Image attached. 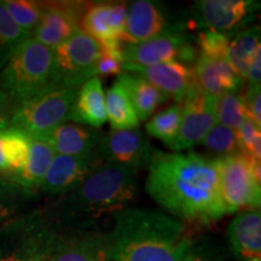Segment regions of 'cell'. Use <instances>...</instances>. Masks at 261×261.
<instances>
[{"mask_svg": "<svg viewBox=\"0 0 261 261\" xmlns=\"http://www.w3.org/2000/svg\"><path fill=\"white\" fill-rule=\"evenodd\" d=\"M145 191L191 226H205L227 214L220 194L219 161L190 151L161 152L149 163Z\"/></svg>", "mask_w": 261, "mask_h": 261, "instance_id": "obj_1", "label": "cell"}, {"mask_svg": "<svg viewBox=\"0 0 261 261\" xmlns=\"http://www.w3.org/2000/svg\"><path fill=\"white\" fill-rule=\"evenodd\" d=\"M194 231L177 218L156 211L126 208L114 215L108 233L109 261H181Z\"/></svg>", "mask_w": 261, "mask_h": 261, "instance_id": "obj_2", "label": "cell"}, {"mask_svg": "<svg viewBox=\"0 0 261 261\" xmlns=\"http://www.w3.org/2000/svg\"><path fill=\"white\" fill-rule=\"evenodd\" d=\"M137 171L103 163L62 201L58 221L68 228L97 230L98 221L126 210L137 195Z\"/></svg>", "mask_w": 261, "mask_h": 261, "instance_id": "obj_3", "label": "cell"}, {"mask_svg": "<svg viewBox=\"0 0 261 261\" xmlns=\"http://www.w3.org/2000/svg\"><path fill=\"white\" fill-rule=\"evenodd\" d=\"M54 48L29 38L16 48L0 71V90L14 109L51 86Z\"/></svg>", "mask_w": 261, "mask_h": 261, "instance_id": "obj_4", "label": "cell"}, {"mask_svg": "<svg viewBox=\"0 0 261 261\" xmlns=\"http://www.w3.org/2000/svg\"><path fill=\"white\" fill-rule=\"evenodd\" d=\"M77 91L51 85L12 110L10 127L28 137H38L70 121Z\"/></svg>", "mask_w": 261, "mask_h": 261, "instance_id": "obj_5", "label": "cell"}, {"mask_svg": "<svg viewBox=\"0 0 261 261\" xmlns=\"http://www.w3.org/2000/svg\"><path fill=\"white\" fill-rule=\"evenodd\" d=\"M56 228L38 212L9 221L0 234V261H46Z\"/></svg>", "mask_w": 261, "mask_h": 261, "instance_id": "obj_6", "label": "cell"}, {"mask_svg": "<svg viewBox=\"0 0 261 261\" xmlns=\"http://www.w3.org/2000/svg\"><path fill=\"white\" fill-rule=\"evenodd\" d=\"M219 161L220 194L227 214L243 208H260L261 166L243 152L221 156Z\"/></svg>", "mask_w": 261, "mask_h": 261, "instance_id": "obj_7", "label": "cell"}, {"mask_svg": "<svg viewBox=\"0 0 261 261\" xmlns=\"http://www.w3.org/2000/svg\"><path fill=\"white\" fill-rule=\"evenodd\" d=\"M100 44L84 32L54 48L51 85L67 89H79L91 77L97 76L96 65Z\"/></svg>", "mask_w": 261, "mask_h": 261, "instance_id": "obj_8", "label": "cell"}, {"mask_svg": "<svg viewBox=\"0 0 261 261\" xmlns=\"http://www.w3.org/2000/svg\"><path fill=\"white\" fill-rule=\"evenodd\" d=\"M196 61V50L184 28L168 31L159 37L137 45L123 47L122 65L152 67V65L181 62L189 64Z\"/></svg>", "mask_w": 261, "mask_h": 261, "instance_id": "obj_9", "label": "cell"}, {"mask_svg": "<svg viewBox=\"0 0 261 261\" xmlns=\"http://www.w3.org/2000/svg\"><path fill=\"white\" fill-rule=\"evenodd\" d=\"M182 115L178 137L169 149L174 152L192 149L217 123V98L204 93L197 85L191 87L181 102Z\"/></svg>", "mask_w": 261, "mask_h": 261, "instance_id": "obj_10", "label": "cell"}, {"mask_svg": "<svg viewBox=\"0 0 261 261\" xmlns=\"http://www.w3.org/2000/svg\"><path fill=\"white\" fill-rule=\"evenodd\" d=\"M158 150L139 129L112 130L103 137L96 154L102 163L121 166L133 171L148 167Z\"/></svg>", "mask_w": 261, "mask_h": 261, "instance_id": "obj_11", "label": "cell"}, {"mask_svg": "<svg viewBox=\"0 0 261 261\" xmlns=\"http://www.w3.org/2000/svg\"><path fill=\"white\" fill-rule=\"evenodd\" d=\"M46 261H109L108 233L57 227Z\"/></svg>", "mask_w": 261, "mask_h": 261, "instance_id": "obj_12", "label": "cell"}, {"mask_svg": "<svg viewBox=\"0 0 261 261\" xmlns=\"http://www.w3.org/2000/svg\"><path fill=\"white\" fill-rule=\"evenodd\" d=\"M86 6V3L81 2H44L40 22L32 38L47 47L60 46L80 31Z\"/></svg>", "mask_w": 261, "mask_h": 261, "instance_id": "obj_13", "label": "cell"}, {"mask_svg": "<svg viewBox=\"0 0 261 261\" xmlns=\"http://www.w3.org/2000/svg\"><path fill=\"white\" fill-rule=\"evenodd\" d=\"M182 24H171L162 4L151 0H137L127 6L126 25L121 41L125 46L137 45L159 37Z\"/></svg>", "mask_w": 261, "mask_h": 261, "instance_id": "obj_14", "label": "cell"}, {"mask_svg": "<svg viewBox=\"0 0 261 261\" xmlns=\"http://www.w3.org/2000/svg\"><path fill=\"white\" fill-rule=\"evenodd\" d=\"M103 165L96 150L81 156L55 155L39 190L47 195L69 194L83 184L94 169Z\"/></svg>", "mask_w": 261, "mask_h": 261, "instance_id": "obj_15", "label": "cell"}, {"mask_svg": "<svg viewBox=\"0 0 261 261\" xmlns=\"http://www.w3.org/2000/svg\"><path fill=\"white\" fill-rule=\"evenodd\" d=\"M259 9L250 0H200L194 3L195 22L205 31L227 33Z\"/></svg>", "mask_w": 261, "mask_h": 261, "instance_id": "obj_16", "label": "cell"}, {"mask_svg": "<svg viewBox=\"0 0 261 261\" xmlns=\"http://www.w3.org/2000/svg\"><path fill=\"white\" fill-rule=\"evenodd\" d=\"M126 16L125 3H90L81 17L80 31L100 45L120 41L125 32Z\"/></svg>", "mask_w": 261, "mask_h": 261, "instance_id": "obj_17", "label": "cell"}, {"mask_svg": "<svg viewBox=\"0 0 261 261\" xmlns=\"http://www.w3.org/2000/svg\"><path fill=\"white\" fill-rule=\"evenodd\" d=\"M122 69L123 73L140 75L168 98H174L179 103L196 85L192 67L181 62H168L145 68L122 65Z\"/></svg>", "mask_w": 261, "mask_h": 261, "instance_id": "obj_18", "label": "cell"}, {"mask_svg": "<svg viewBox=\"0 0 261 261\" xmlns=\"http://www.w3.org/2000/svg\"><path fill=\"white\" fill-rule=\"evenodd\" d=\"M38 137L46 140L55 154L81 156L93 152L102 142L104 135L92 127L65 122Z\"/></svg>", "mask_w": 261, "mask_h": 261, "instance_id": "obj_19", "label": "cell"}, {"mask_svg": "<svg viewBox=\"0 0 261 261\" xmlns=\"http://www.w3.org/2000/svg\"><path fill=\"white\" fill-rule=\"evenodd\" d=\"M227 237L238 261H261L260 210L238 214L228 225Z\"/></svg>", "mask_w": 261, "mask_h": 261, "instance_id": "obj_20", "label": "cell"}, {"mask_svg": "<svg viewBox=\"0 0 261 261\" xmlns=\"http://www.w3.org/2000/svg\"><path fill=\"white\" fill-rule=\"evenodd\" d=\"M192 69L198 89L215 98L224 93L237 92L242 86V77L234 73L226 60L198 55Z\"/></svg>", "mask_w": 261, "mask_h": 261, "instance_id": "obj_21", "label": "cell"}, {"mask_svg": "<svg viewBox=\"0 0 261 261\" xmlns=\"http://www.w3.org/2000/svg\"><path fill=\"white\" fill-rule=\"evenodd\" d=\"M70 121L97 129L108 121L106 93L99 76L91 77L79 87Z\"/></svg>", "mask_w": 261, "mask_h": 261, "instance_id": "obj_22", "label": "cell"}, {"mask_svg": "<svg viewBox=\"0 0 261 261\" xmlns=\"http://www.w3.org/2000/svg\"><path fill=\"white\" fill-rule=\"evenodd\" d=\"M55 155L54 149L46 140L39 137H29V154L24 167L15 174L5 175L18 187L33 194L44 180Z\"/></svg>", "mask_w": 261, "mask_h": 261, "instance_id": "obj_23", "label": "cell"}, {"mask_svg": "<svg viewBox=\"0 0 261 261\" xmlns=\"http://www.w3.org/2000/svg\"><path fill=\"white\" fill-rule=\"evenodd\" d=\"M117 80L123 85L128 93L140 122L148 120L160 106L168 100L165 93L140 75L123 73L117 77Z\"/></svg>", "mask_w": 261, "mask_h": 261, "instance_id": "obj_24", "label": "cell"}, {"mask_svg": "<svg viewBox=\"0 0 261 261\" xmlns=\"http://www.w3.org/2000/svg\"><path fill=\"white\" fill-rule=\"evenodd\" d=\"M106 109L108 121L113 129H135L139 126L140 121L128 93L119 80L107 91Z\"/></svg>", "mask_w": 261, "mask_h": 261, "instance_id": "obj_25", "label": "cell"}, {"mask_svg": "<svg viewBox=\"0 0 261 261\" xmlns=\"http://www.w3.org/2000/svg\"><path fill=\"white\" fill-rule=\"evenodd\" d=\"M261 48L260 27H253L240 32L230 40L227 52V63L238 76L247 79L248 67L255 52Z\"/></svg>", "mask_w": 261, "mask_h": 261, "instance_id": "obj_26", "label": "cell"}, {"mask_svg": "<svg viewBox=\"0 0 261 261\" xmlns=\"http://www.w3.org/2000/svg\"><path fill=\"white\" fill-rule=\"evenodd\" d=\"M0 148L6 163L8 173L15 174L22 171L29 154V137L14 127L0 132Z\"/></svg>", "mask_w": 261, "mask_h": 261, "instance_id": "obj_27", "label": "cell"}, {"mask_svg": "<svg viewBox=\"0 0 261 261\" xmlns=\"http://www.w3.org/2000/svg\"><path fill=\"white\" fill-rule=\"evenodd\" d=\"M181 103L174 104L151 117L145 126L146 132L154 138L162 140L169 148L178 137L181 125Z\"/></svg>", "mask_w": 261, "mask_h": 261, "instance_id": "obj_28", "label": "cell"}, {"mask_svg": "<svg viewBox=\"0 0 261 261\" xmlns=\"http://www.w3.org/2000/svg\"><path fill=\"white\" fill-rule=\"evenodd\" d=\"M3 5L15 24L32 38L42 15V2L34 0H5Z\"/></svg>", "mask_w": 261, "mask_h": 261, "instance_id": "obj_29", "label": "cell"}, {"mask_svg": "<svg viewBox=\"0 0 261 261\" xmlns=\"http://www.w3.org/2000/svg\"><path fill=\"white\" fill-rule=\"evenodd\" d=\"M31 37L19 29L10 17L3 3L0 2V71L19 45Z\"/></svg>", "mask_w": 261, "mask_h": 261, "instance_id": "obj_30", "label": "cell"}, {"mask_svg": "<svg viewBox=\"0 0 261 261\" xmlns=\"http://www.w3.org/2000/svg\"><path fill=\"white\" fill-rule=\"evenodd\" d=\"M217 122L236 130L246 117L247 112L242 97L237 92L224 93L217 98Z\"/></svg>", "mask_w": 261, "mask_h": 261, "instance_id": "obj_31", "label": "cell"}, {"mask_svg": "<svg viewBox=\"0 0 261 261\" xmlns=\"http://www.w3.org/2000/svg\"><path fill=\"white\" fill-rule=\"evenodd\" d=\"M32 195V192L10 180L5 174H0V223L12 217L18 205Z\"/></svg>", "mask_w": 261, "mask_h": 261, "instance_id": "obj_32", "label": "cell"}, {"mask_svg": "<svg viewBox=\"0 0 261 261\" xmlns=\"http://www.w3.org/2000/svg\"><path fill=\"white\" fill-rule=\"evenodd\" d=\"M202 143L212 151L218 152L223 156L232 155L240 151L236 130L218 122L205 135Z\"/></svg>", "mask_w": 261, "mask_h": 261, "instance_id": "obj_33", "label": "cell"}, {"mask_svg": "<svg viewBox=\"0 0 261 261\" xmlns=\"http://www.w3.org/2000/svg\"><path fill=\"white\" fill-rule=\"evenodd\" d=\"M236 136L241 152L255 160L261 159V127L249 116L236 129Z\"/></svg>", "mask_w": 261, "mask_h": 261, "instance_id": "obj_34", "label": "cell"}, {"mask_svg": "<svg viewBox=\"0 0 261 261\" xmlns=\"http://www.w3.org/2000/svg\"><path fill=\"white\" fill-rule=\"evenodd\" d=\"M230 40V35L226 34V33H217L211 31L201 32L197 37V44L198 48H200L198 55L227 61Z\"/></svg>", "mask_w": 261, "mask_h": 261, "instance_id": "obj_35", "label": "cell"}, {"mask_svg": "<svg viewBox=\"0 0 261 261\" xmlns=\"http://www.w3.org/2000/svg\"><path fill=\"white\" fill-rule=\"evenodd\" d=\"M181 261H224V255L212 241L202 238L192 242Z\"/></svg>", "mask_w": 261, "mask_h": 261, "instance_id": "obj_36", "label": "cell"}, {"mask_svg": "<svg viewBox=\"0 0 261 261\" xmlns=\"http://www.w3.org/2000/svg\"><path fill=\"white\" fill-rule=\"evenodd\" d=\"M242 97V96H241ZM247 115L261 127V92L260 85H248L247 93L242 97Z\"/></svg>", "mask_w": 261, "mask_h": 261, "instance_id": "obj_37", "label": "cell"}, {"mask_svg": "<svg viewBox=\"0 0 261 261\" xmlns=\"http://www.w3.org/2000/svg\"><path fill=\"white\" fill-rule=\"evenodd\" d=\"M14 106L9 99L8 94L0 90V132L10 127V116H11Z\"/></svg>", "mask_w": 261, "mask_h": 261, "instance_id": "obj_38", "label": "cell"}, {"mask_svg": "<svg viewBox=\"0 0 261 261\" xmlns=\"http://www.w3.org/2000/svg\"><path fill=\"white\" fill-rule=\"evenodd\" d=\"M248 85H260L261 80V48H259L250 61L247 73Z\"/></svg>", "mask_w": 261, "mask_h": 261, "instance_id": "obj_39", "label": "cell"}]
</instances>
